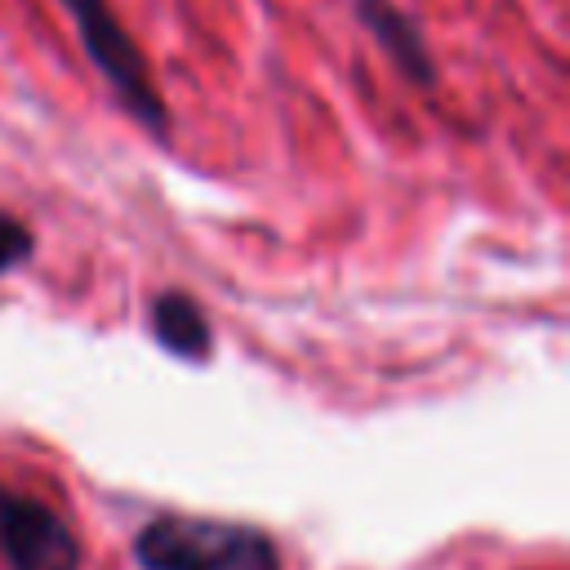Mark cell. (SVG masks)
Segmentation results:
<instances>
[{
    "label": "cell",
    "instance_id": "6da1fadb",
    "mask_svg": "<svg viewBox=\"0 0 570 570\" xmlns=\"http://www.w3.org/2000/svg\"><path fill=\"white\" fill-rule=\"evenodd\" d=\"M142 570H285L276 539L249 521L160 512L134 534Z\"/></svg>",
    "mask_w": 570,
    "mask_h": 570
},
{
    "label": "cell",
    "instance_id": "7a4b0ae2",
    "mask_svg": "<svg viewBox=\"0 0 570 570\" xmlns=\"http://www.w3.org/2000/svg\"><path fill=\"white\" fill-rule=\"evenodd\" d=\"M80 36V49L85 58L94 62V71L102 76V85L111 89L116 107L138 125L147 129L156 142L169 138V107L151 80V67L138 49V40L129 36V27L116 18V9L107 0H58Z\"/></svg>",
    "mask_w": 570,
    "mask_h": 570
},
{
    "label": "cell",
    "instance_id": "3957f363",
    "mask_svg": "<svg viewBox=\"0 0 570 570\" xmlns=\"http://www.w3.org/2000/svg\"><path fill=\"white\" fill-rule=\"evenodd\" d=\"M85 548L71 521L45 499L0 481V566L4 570H80Z\"/></svg>",
    "mask_w": 570,
    "mask_h": 570
},
{
    "label": "cell",
    "instance_id": "277c9868",
    "mask_svg": "<svg viewBox=\"0 0 570 570\" xmlns=\"http://www.w3.org/2000/svg\"><path fill=\"white\" fill-rule=\"evenodd\" d=\"M352 13L414 89L436 85V62H432L428 36H423V27L410 9H401L396 0H352Z\"/></svg>",
    "mask_w": 570,
    "mask_h": 570
},
{
    "label": "cell",
    "instance_id": "5b68a950",
    "mask_svg": "<svg viewBox=\"0 0 570 570\" xmlns=\"http://www.w3.org/2000/svg\"><path fill=\"white\" fill-rule=\"evenodd\" d=\"M147 330L165 352H174L183 361H205L214 352V330H209L200 303L183 289H160L147 303Z\"/></svg>",
    "mask_w": 570,
    "mask_h": 570
},
{
    "label": "cell",
    "instance_id": "8992f818",
    "mask_svg": "<svg viewBox=\"0 0 570 570\" xmlns=\"http://www.w3.org/2000/svg\"><path fill=\"white\" fill-rule=\"evenodd\" d=\"M31 254H36V232L22 218H13L9 209H0V276L18 272Z\"/></svg>",
    "mask_w": 570,
    "mask_h": 570
}]
</instances>
